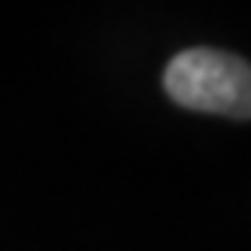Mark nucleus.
<instances>
[{"mask_svg":"<svg viewBox=\"0 0 251 251\" xmlns=\"http://www.w3.org/2000/svg\"><path fill=\"white\" fill-rule=\"evenodd\" d=\"M167 94L194 112L251 118V64L218 49H188L164 73Z\"/></svg>","mask_w":251,"mask_h":251,"instance_id":"1","label":"nucleus"}]
</instances>
